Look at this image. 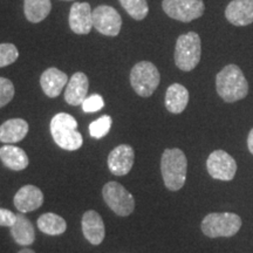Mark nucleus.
<instances>
[{
	"mask_svg": "<svg viewBox=\"0 0 253 253\" xmlns=\"http://www.w3.org/2000/svg\"><path fill=\"white\" fill-rule=\"evenodd\" d=\"M18 253H36V252L31 249H23V250H20Z\"/></svg>",
	"mask_w": 253,
	"mask_h": 253,
	"instance_id": "nucleus-31",
	"label": "nucleus"
},
{
	"mask_svg": "<svg viewBox=\"0 0 253 253\" xmlns=\"http://www.w3.org/2000/svg\"><path fill=\"white\" fill-rule=\"evenodd\" d=\"M14 205L21 213L37 210L43 204V194L34 185H25L14 196Z\"/></svg>",
	"mask_w": 253,
	"mask_h": 253,
	"instance_id": "nucleus-14",
	"label": "nucleus"
},
{
	"mask_svg": "<svg viewBox=\"0 0 253 253\" xmlns=\"http://www.w3.org/2000/svg\"><path fill=\"white\" fill-rule=\"evenodd\" d=\"M37 225L41 232L46 233L49 236H59L62 235L67 229L66 220L61 216L55 213H45L38 218Z\"/></svg>",
	"mask_w": 253,
	"mask_h": 253,
	"instance_id": "nucleus-23",
	"label": "nucleus"
},
{
	"mask_svg": "<svg viewBox=\"0 0 253 253\" xmlns=\"http://www.w3.org/2000/svg\"><path fill=\"white\" fill-rule=\"evenodd\" d=\"M161 81L160 72L154 63L141 61L132 67L130 84L135 93L142 97H149L157 89Z\"/></svg>",
	"mask_w": 253,
	"mask_h": 253,
	"instance_id": "nucleus-6",
	"label": "nucleus"
},
{
	"mask_svg": "<svg viewBox=\"0 0 253 253\" xmlns=\"http://www.w3.org/2000/svg\"><path fill=\"white\" fill-rule=\"evenodd\" d=\"M189 103V91L183 84H172L167 89L166 107L170 113L181 114Z\"/></svg>",
	"mask_w": 253,
	"mask_h": 253,
	"instance_id": "nucleus-21",
	"label": "nucleus"
},
{
	"mask_svg": "<svg viewBox=\"0 0 253 253\" xmlns=\"http://www.w3.org/2000/svg\"><path fill=\"white\" fill-rule=\"evenodd\" d=\"M121 26V15L112 6L101 5L93 11V27L103 36H119Z\"/></svg>",
	"mask_w": 253,
	"mask_h": 253,
	"instance_id": "nucleus-9",
	"label": "nucleus"
},
{
	"mask_svg": "<svg viewBox=\"0 0 253 253\" xmlns=\"http://www.w3.org/2000/svg\"><path fill=\"white\" fill-rule=\"evenodd\" d=\"M135 161V151L130 145L121 144L112 150L108 156V168L115 176H125L131 170Z\"/></svg>",
	"mask_w": 253,
	"mask_h": 253,
	"instance_id": "nucleus-11",
	"label": "nucleus"
},
{
	"mask_svg": "<svg viewBox=\"0 0 253 253\" xmlns=\"http://www.w3.org/2000/svg\"><path fill=\"white\" fill-rule=\"evenodd\" d=\"M202 42L196 32L182 34L176 41L175 63L183 72H190L201 61Z\"/></svg>",
	"mask_w": 253,
	"mask_h": 253,
	"instance_id": "nucleus-4",
	"label": "nucleus"
},
{
	"mask_svg": "<svg viewBox=\"0 0 253 253\" xmlns=\"http://www.w3.org/2000/svg\"><path fill=\"white\" fill-rule=\"evenodd\" d=\"M19 58L18 48L13 43H0V67L12 65Z\"/></svg>",
	"mask_w": 253,
	"mask_h": 253,
	"instance_id": "nucleus-26",
	"label": "nucleus"
},
{
	"mask_svg": "<svg viewBox=\"0 0 253 253\" xmlns=\"http://www.w3.org/2000/svg\"><path fill=\"white\" fill-rule=\"evenodd\" d=\"M69 26L77 34H88L93 28V11L88 2H74L69 11Z\"/></svg>",
	"mask_w": 253,
	"mask_h": 253,
	"instance_id": "nucleus-12",
	"label": "nucleus"
},
{
	"mask_svg": "<svg viewBox=\"0 0 253 253\" xmlns=\"http://www.w3.org/2000/svg\"><path fill=\"white\" fill-rule=\"evenodd\" d=\"M248 147L250 153L253 155V128L251 129V131L249 132V137H248Z\"/></svg>",
	"mask_w": 253,
	"mask_h": 253,
	"instance_id": "nucleus-30",
	"label": "nucleus"
},
{
	"mask_svg": "<svg viewBox=\"0 0 253 253\" xmlns=\"http://www.w3.org/2000/svg\"><path fill=\"white\" fill-rule=\"evenodd\" d=\"M0 160L6 168L14 170V171L26 169L30 163L25 150L12 144H6L0 148Z\"/></svg>",
	"mask_w": 253,
	"mask_h": 253,
	"instance_id": "nucleus-19",
	"label": "nucleus"
},
{
	"mask_svg": "<svg viewBox=\"0 0 253 253\" xmlns=\"http://www.w3.org/2000/svg\"><path fill=\"white\" fill-rule=\"evenodd\" d=\"M52 4L50 0H25L24 12L27 20L33 24H38L45 20L49 14Z\"/></svg>",
	"mask_w": 253,
	"mask_h": 253,
	"instance_id": "nucleus-22",
	"label": "nucleus"
},
{
	"mask_svg": "<svg viewBox=\"0 0 253 253\" xmlns=\"http://www.w3.org/2000/svg\"><path fill=\"white\" fill-rule=\"evenodd\" d=\"M112 118L109 115H103L100 119L95 120L89 125V134L93 138L100 140L108 134L112 128Z\"/></svg>",
	"mask_w": 253,
	"mask_h": 253,
	"instance_id": "nucleus-25",
	"label": "nucleus"
},
{
	"mask_svg": "<svg viewBox=\"0 0 253 253\" xmlns=\"http://www.w3.org/2000/svg\"><path fill=\"white\" fill-rule=\"evenodd\" d=\"M14 97V86L11 80L0 78V108L5 107Z\"/></svg>",
	"mask_w": 253,
	"mask_h": 253,
	"instance_id": "nucleus-27",
	"label": "nucleus"
},
{
	"mask_svg": "<svg viewBox=\"0 0 253 253\" xmlns=\"http://www.w3.org/2000/svg\"><path fill=\"white\" fill-rule=\"evenodd\" d=\"M9 229H11L12 238L19 245L30 246L36 240L33 224L26 216H24V213L17 214V220Z\"/></svg>",
	"mask_w": 253,
	"mask_h": 253,
	"instance_id": "nucleus-20",
	"label": "nucleus"
},
{
	"mask_svg": "<svg viewBox=\"0 0 253 253\" xmlns=\"http://www.w3.org/2000/svg\"><path fill=\"white\" fill-rule=\"evenodd\" d=\"M17 220V214L7 209H0V226L11 227Z\"/></svg>",
	"mask_w": 253,
	"mask_h": 253,
	"instance_id": "nucleus-29",
	"label": "nucleus"
},
{
	"mask_svg": "<svg viewBox=\"0 0 253 253\" xmlns=\"http://www.w3.org/2000/svg\"><path fill=\"white\" fill-rule=\"evenodd\" d=\"M163 11L175 20L190 23L204 14L203 0H163Z\"/></svg>",
	"mask_w": 253,
	"mask_h": 253,
	"instance_id": "nucleus-8",
	"label": "nucleus"
},
{
	"mask_svg": "<svg viewBox=\"0 0 253 253\" xmlns=\"http://www.w3.org/2000/svg\"><path fill=\"white\" fill-rule=\"evenodd\" d=\"M68 84L67 74L58 68H48L41 74L40 84L48 97H56L61 94L63 87Z\"/></svg>",
	"mask_w": 253,
	"mask_h": 253,
	"instance_id": "nucleus-17",
	"label": "nucleus"
},
{
	"mask_svg": "<svg viewBox=\"0 0 253 253\" xmlns=\"http://www.w3.org/2000/svg\"><path fill=\"white\" fill-rule=\"evenodd\" d=\"M28 132V123L23 119H11L0 126V142L13 144L23 141Z\"/></svg>",
	"mask_w": 253,
	"mask_h": 253,
	"instance_id": "nucleus-18",
	"label": "nucleus"
},
{
	"mask_svg": "<svg viewBox=\"0 0 253 253\" xmlns=\"http://www.w3.org/2000/svg\"><path fill=\"white\" fill-rule=\"evenodd\" d=\"M209 175L219 181H231L237 172L235 158L224 150H214L207 161Z\"/></svg>",
	"mask_w": 253,
	"mask_h": 253,
	"instance_id": "nucleus-10",
	"label": "nucleus"
},
{
	"mask_svg": "<svg viewBox=\"0 0 253 253\" xmlns=\"http://www.w3.org/2000/svg\"><path fill=\"white\" fill-rule=\"evenodd\" d=\"M201 227L209 238L232 237L242 227V218L232 212H212L204 217Z\"/></svg>",
	"mask_w": 253,
	"mask_h": 253,
	"instance_id": "nucleus-5",
	"label": "nucleus"
},
{
	"mask_svg": "<svg viewBox=\"0 0 253 253\" xmlns=\"http://www.w3.org/2000/svg\"><path fill=\"white\" fill-rule=\"evenodd\" d=\"M82 232L90 244L100 245L106 236L103 219L96 211L89 210L84 212L81 221Z\"/></svg>",
	"mask_w": 253,
	"mask_h": 253,
	"instance_id": "nucleus-13",
	"label": "nucleus"
},
{
	"mask_svg": "<svg viewBox=\"0 0 253 253\" xmlns=\"http://www.w3.org/2000/svg\"><path fill=\"white\" fill-rule=\"evenodd\" d=\"M50 134L55 143L65 150H78L84 144L82 135L78 131L77 120L69 114H56L50 121Z\"/></svg>",
	"mask_w": 253,
	"mask_h": 253,
	"instance_id": "nucleus-3",
	"label": "nucleus"
},
{
	"mask_svg": "<svg viewBox=\"0 0 253 253\" xmlns=\"http://www.w3.org/2000/svg\"><path fill=\"white\" fill-rule=\"evenodd\" d=\"M104 202L118 216H129L135 209V199L125 186L118 182H108L102 189Z\"/></svg>",
	"mask_w": 253,
	"mask_h": 253,
	"instance_id": "nucleus-7",
	"label": "nucleus"
},
{
	"mask_svg": "<svg viewBox=\"0 0 253 253\" xmlns=\"http://www.w3.org/2000/svg\"><path fill=\"white\" fill-rule=\"evenodd\" d=\"M227 21L235 26H248L253 23V0H232L225 9Z\"/></svg>",
	"mask_w": 253,
	"mask_h": 253,
	"instance_id": "nucleus-15",
	"label": "nucleus"
},
{
	"mask_svg": "<svg viewBox=\"0 0 253 253\" xmlns=\"http://www.w3.org/2000/svg\"><path fill=\"white\" fill-rule=\"evenodd\" d=\"M126 13L135 20H143L149 13L147 0H120Z\"/></svg>",
	"mask_w": 253,
	"mask_h": 253,
	"instance_id": "nucleus-24",
	"label": "nucleus"
},
{
	"mask_svg": "<svg viewBox=\"0 0 253 253\" xmlns=\"http://www.w3.org/2000/svg\"><path fill=\"white\" fill-rule=\"evenodd\" d=\"M82 110L84 113H95L99 112L104 107V101L103 97L99 94L90 95V96H87L86 100L82 102Z\"/></svg>",
	"mask_w": 253,
	"mask_h": 253,
	"instance_id": "nucleus-28",
	"label": "nucleus"
},
{
	"mask_svg": "<svg viewBox=\"0 0 253 253\" xmlns=\"http://www.w3.org/2000/svg\"><path fill=\"white\" fill-rule=\"evenodd\" d=\"M88 87H89V81L84 73L78 72L73 74L72 78L69 79L67 87H66V102L71 106H80L86 100Z\"/></svg>",
	"mask_w": 253,
	"mask_h": 253,
	"instance_id": "nucleus-16",
	"label": "nucleus"
},
{
	"mask_svg": "<svg viewBox=\"0 0 253 253\" xmlns=\"http://www.w3.org/2000/svg\"><path fill=\"white\" fill-rule=\"evenodd\" d=\"M217 93L225 102L243 100L249 94V82L237 65H227L216 77Z\"/></svg>",
	"mask_w": 253,
	"mask_h": 253,
	"instance_id": "nucleus-1",
	"label": "nucleus"
},
{
	"mask_svg": "<svg viewBox=\"0 0 253 253\" xmlns=\"http://www.w3.org/2000/svg\"><path fill=\"white\" fill-rule=\"evenodd\" d=\"M188 160L181 149H166L161 160V171L164 184L170 191H178L186 181Z\"/></svg>",
	"mask_w": 253,
	"mask_h": 253,
	"instance_id": "nucleus-2",
	"label": "nucleus"
}]
</instances>
